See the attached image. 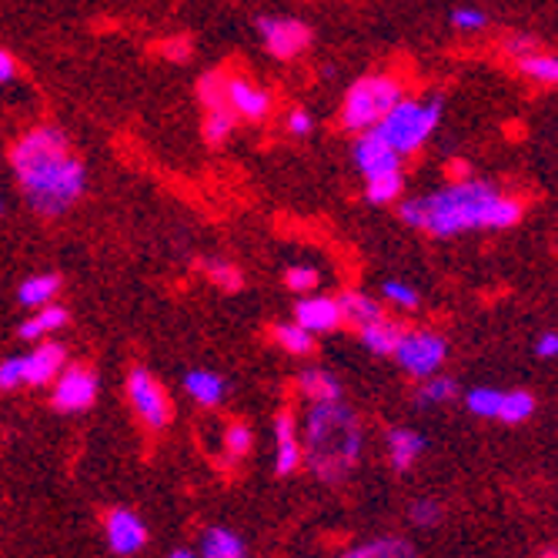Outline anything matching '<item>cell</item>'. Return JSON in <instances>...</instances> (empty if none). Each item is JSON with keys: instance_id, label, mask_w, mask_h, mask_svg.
Returning a JSON list of instances; mask_svg holds the SVG:
<instances>
[{"instance_id": "obj_1", "label": "cell", "mask_w": 558, "mask_h": 558, "mask_svg": "<svg viewBox=\"0 0 558 558\" xmlns=\"http://www.w3.org/2000/svg\"><path fill=\"white\" fill-rule=\"evenodd\" d=\"M401 221L428 238H459L472 231H509L522 221L525 201L498 191L492 181L465 178L445 187L398 201Z\"/></svg>"}, {"instance_id": "obj_11", "label": "cell", "mask_w": 558, "mask_h": 558, "mask_svg": "<svg viewBox=\"0 0 558 558\" xmlns=\"http://www.w3.org/2000/svg\"><path fill=\"white\" fill-rule=\"evenodd\" d=\"M258 34L265 50L275 61H298L301 54H308L312 47V27L298 17H262Z\"/></svg>"}, {"instance_id": "obj_2", "label": "cell", "mask_w": 558, "mask_h": 558, "mask_svg": "<svg viewBox=\"0 0 558 558\" xmlns=\"http://www.w3.org/2000/svg\"><path fill=\"white\" fill-rule=\"evenodd\" d=\"M11 168L40 218H64L87 191V168L58 124H37L11 144Z\"/></svg>"}, {"instance_id": "obj_9", "label": "cell", "mask_w": 558, "mask_h": 558, "mask_svg": "<svg viewBox=\"0 0 558 558\" xmlns=\"http://www.w3.org/2000/svg\"><path fill=\"white\" fill-rule=\"evenodd\" d=\"M501 54L515 64V71L525 81L542 84V87H555L558 84V58L551 54L548 47H542L538 37H532V34H512V37H505Z\"/></svg>"}, {"instance_id": "obj_34", "label": "cell", "mask_w": 558, "mask_h": 558, "mask_svg": "<svg viewBox=\"0 0 558 558\" xmlns=\"http://www.w3.org/2000/svg\"><path fill=\"white\" fill-rule=\"evenodd\" d=\"M498 404H501V388H472L465 395V409L475 418H498Z\"/></svg>"}, {"instance_id": "obj_10", "label": "cell", "mask_w": 558, "mask_h": 558, "mask_svg": "<svg viewBox=\"0 0 558 558\" xmlns=\"http://www.w3.org/2000/svg\"><path fill=\"white\" fill-rule=\"evenodd\" d=\"M100 381L97 372L87 365H64L61 375L50 381V404L64 415H81L97 401Z\"/></svg>"}, {"instance_id": "obj_21", "label": "cell", "mask_w": 558, "mask_h": 558, "mask_svg": "<svg viewBox=\"0 0 558 558\" xmlns=\"http://www.w3.org/2000/svg\"><path fill=\"white\" fill-rule=\"evenodd\" d=\"M401 322H395V318H388V315H381V318H375L372 325H362L359 328V341L372 351V354H381V359H391V351H395V344H398V338H401Z\"/></svg>"}, {"instance_id": "obj_46", "label": "cell", "mask_w": 558, "mask_h": 558, "mask_svg": "<svg viewBox=\"0 0 558 558\" xmlns=\"http://www.w3.org/2000/svg\"><path fill=\"white\" fill-rule=\"evenodd\" d=\"M0 211H4V201H0Z\"/></svg>"}, {"instance_id": "obj_4", "label": "cell", "mask_w": 558, "mask_h": 558, "mask_svg": "<svg viewBox=\"0 0 558 558\" xmlns=\"http://www.w3.org/2000/svg\"><path fill=\"white\" fill-rule=\"evenodd\" d=\"M441 124V100L438 97H401L398 105L378 121L375 134L391 144L401 158H412L428 144L435 128Z\"/></svg>"}, {"instance_id": "obj_6", "label": "cell", "mask_w": 558, "mask_h": 558, "mask_svg": "<svg viewBox=\"0 0 558 558\" xmlns=\"http://www.w3.org/2000/svg\"><path fill=\"white\" fill-rule=\"evenodd\" d=\"M68 365V348L58 341H34V351L14 354L0 362V391L17 388H44Z\"/></svg>"}, {"instance_id": "obj_5", "label": "cell", "mask_w": 558, "mask_h": 558, "mask_svg": "<svg viewBox=\"0 0 558 558\" xmlns=\"http://www.w3.org/2000/svg\"><path fill=\"white\" fill-rule=\"evenodd\" d=\"M404 97V87L395 74H365L354 81L348 90H344V100H341V128L348 134H365V131H375L378 121L398 105Z\"/></svg>"}, {"instance_id": "obj_31", "label": "cell", "mask_w": 558, "mask_h": 558, "mask_svg": "<svg viewBox=\"0 0 558 558\" xmlns=\"http://www.w3.org/2000/svg\"><path fill=\"white\" fill-rule=\"evenodd\" d=\"M201 268H205V275H208V281H211L215 288H221V291H228V294H234V291L244 288V271H241L238 265L225 262V258H208Z\"/></svg>"}, {"instance_id": "obj_36", "label": "cell", "mask_w": 558, "mask_h": 558, "mask_svg": "<svg viewBox=\"0 0 558 558\" xmlns=\"http://www.w3.org/2000/svg\"><path fill=\"white\" fill-rule=\"evenodd\" d=\"M251 448H255V432H251V425H244V422L228 425V432H225V451L231 454V459H247Z\"/></svg>"}, {"instance_id": "obj_17", "label": "cell", "mask_w": 558, "mask_h": 558, "mask_svg": "<svg viewBox=\"0 0 558 558\" xmlns=\"http://www.w3.org/2000/svg\"><path fill=\"white\" fill-rule=\"evenodd\" d=\"M422 454H425V438H422V432H415V428H401V425L388 432V462H391L395 472H409V469H415Z\"/></svg>"}, {"instance_id": "obj_44", "label": "cell", "mask_w": 558, "mask_h": 558, "mask_svg": "<svg viewBox=\"0 0 558 558\" xmlns=\"http://www.w3.org/2000/svg\"><path fill=\"white\" fill-rule=\"evenodd\" d=\"M168 558H197V555H194L191 548H174V551H171Z\"/></svg>"}, {"instance_id": "obj_37", "label": "cell", "mask_w": 558, "mask_h": 558, "mask_svg": "<svg viewBox=\"0 0 558 558\" xmlns=\"http://www.w3.org/2000/svg\"><path fill=\"white\" fill-rule=\"evenodd\" d=\"M409 519H412V525H415V529L428 532V529L441 525L445 509H441V501H435V498H418V501L412 505V509H409Z\"/></svg>"}, {"instance_id": "obj_30", "label": "cell", "mask_w": 558, "mask_h": 558, "mask_svg": "<svg viewBox=\"0 0 558 558\" xmlns=\"http://www.w3.org/2000/svg\"><path fill=\"white\" fill-rule=\"evenodd\" d=\"M238 128V118L228 111V108H215V111H205V121H201V134L211 147H221Z\"/></svg>"}, {"instance_id": "obj_19", "label": "cell", "mask_w": 558, "mask_h": 558, "mask_svg": "<svg viewBox=\"0 0 558 558\" xmlns=\"http://www.w3.org/2000/svg\"><path fill=\"white\" fill-rule=\"evenodd\" d=\"M184 391L191 401H197L201 409H218V404L228 398V381L218 372L208 368H194L184 375Z\"/></svg>"}, {"instance_id": "obj_29", "label": "cell", "mask_w": 558, "mask_h": 558, "mask_svg": "<svg viewBox=\"0 0 558 558\" xmlns=\"http://www.w3.org/2000/svg\"><path fill=\"white\" fill-rule=\"evenodd\" d=\"M365 197H368V205H375V208L398 205V201L404 197V171L385 174V178H378V181H368V184H365Z\"/></svg>"}, {"instance_id": "obj_14", "label": "cell", "mask_w": 558, "mask_h": 558, "mask_svg": "<svg viewBox=\"0 0 558 558\" xmlns=\"http://www.w3.org/2000/svg\"><path fill=\"white\" fill-rule=\"evenodd\" d=\"M105 538L114 555H137L147 545V525L131 509H111L105 515Z\"/></svg>"}, {"instance_id": "obj_38", "label": "cell", "mask_w": 558, "mask_h": 558, "mask_svg": "<svg viewBox=\"0 0 558 558\" xmlns=\"http://www.w3.org/2000/svg\"><path fill=\"white\" fill-rule=\"evenodd\" d=\"M448 21L454 31H462V34H482L488 27V14L478 8H454Z\"/></svg>"}, {"instance_id": "obj_27", "label": "cell", "mask_w": 558, "mask_h": 558, "mask_svg": "<svg viewBox=\"0 0 558 558\" xmlns=\"http://www.w3.org/2000/svg\"><path fill=\"white\" fill-rule=\"evenodd\" d=\"M275 344L281 348V351H288V354H294V359H304V354H312L315 351V335L312 331H304L294 318L291 322H281V325H275Z\"/></svg>"}, {"instance_id": "obj_18", "label": "cell", "mask_w": 558, "mask_h": 558, "mask_svg": "<svg viewBox=\"0 0 558 558\" xmlns=\"http://www.w3.org/2000/svg\"><path fill=\"white\" fill-rule=\"evenodd\" d=\"M68 322H71V312L64 308V304L47 301V304H40V308H34V315L17 328V335H21V341H44L47 335L61 331Z\"/></svg>"}, {"instance_id": "obj_32", "label": "cell", "mask_w": 558, "mask_h": 558, "mask_svg": "<svg viewBox=\"0 0 558 558\" xmlns=\"http://www.w3.org/2000/svg\"><path fill=\"white\" fill-rule=\"evenodd\" d=\"M225 84H228V71H208L197 81V105L205 111L225 108Z\"/></svg>"}, {"instance_id": "obj_24", "label": "cell", "mask_w": 558, "mask_h": 558, "mask_svg": "<svg viewBox=\"0 0 558 558\" xmlns=\"http://www.w3.org/2000/svg\"><path fill=\"white\" fill-rule=\"evenodd\" d=\"M197 558H247L244 538L231 529H208L201 535V555Z\"/></svg>"}, {"instance_id": "obj_13", "label": "cell", "mask_w": 558, "mask_h": 558, "mask_svg": "<svg viewBox=\"0 0 558 558\" xmlns=\"http://www.w3.org/2000/svg\"><path fill=\"white\" fill-rule=\"evenodd\" d=\"M351 161H354V168H359V174H362L365 184H368V181H378V178H385V174H398L404 158L398 155V150H395L391 144H385L375 131H365V134L354 137Z\"/></svg>"}, {"instance_id": "obj_23", "label": "cell", "mask_w": 558, "mask_h": 558, "mask_svg": "<svg viewBox=\"0 0 558 558\" xmlns=\"http://www.w3.org/2000/svg\"><path fill=\"white\" fill-rule=\"evenodd\" d=\"M338 558H415V545L404 542V538H395V535H385V538L351 545Z\"/></svg>"}, {"instance_id": "obj_20", "label": "cell", "mask_w": 558, "mask_h": 558, "mask_svg": "<svg viewBox=\"0 0 558 558\" xmlns=\"http://www.w3.org/2000/svg\"><path fill=\"white\" fill-rule=\"evenodd\" d=\"M338 312H341V325L362 328L372 325L375 318L385 315V301L365 294V291H341L338 294Z\"/></svg>"}, {"instance_id": "obj_7", "label": "cell", "mask_w": 558, "mask_h": 558, "mask_svg": "<svg viewBox=\"0 0 558 558\" xmlns=\"http://www.w3.org/2000/svg\"><path fill=\"white\" fill-rule=\"evenodd\" d=\"M391 359L398 362V368L412 378H432L441 372L445 359H448V341L432 331V328H404Z\"/></svg>"}, {"instance_id": "obj_22", "label": "cell", "mask_w": 558, "mask_h": 558, "mask_svg": "<svg viewBox=\"0 0 558 558\" xmlns=\"http://www.w3.org/2000/svg\"><path fill=\"white\" fill-rule=\"evenodd\" d=\"M298 391L304 401L322 404V401H338L341 398V381L328 368H308L298 375Z\"/></svg>"}, {"instance_id": "obj_8", "label": "cell", "mask_w": 558, "mask_h": 558, "mask_svg": "<svg viewBox=\"0 0 558 558\" xmlns=\"http://www.w3.org/2000/svg\"><path fill=\"white\" fill-rule=\"evenodd\" d=\"M128 401H131L134 415L150 432H165L174 418V409H171V398H168L165 385L141 365H134L128 372Z\"/></svg>"}, {"instance_id": "obj_16", "label": "cell", "mask_w": 558, "mask_h": 558, "mask_svg": "<svg viewBox=\"0 0 558 558\" xmlns=\"http://www.w3.org/2000/svg\"><path fill=\"white\" fill-rule=\"evenodd\" d=\"M301 469V435L291 412L275 415V475L288 478Z\"/></svg>"}, {"instance_id": "obj_12", "label": "cell", "mask_w": 558, "mask_h": 558, "mask_svg": "<svg viewBox=\"0 0 558 558\" xmlns=\"http://www.w3.org/2000/svg\"><path fill=\"white\" fill-rule=\"evenodd\" d=\"M225 108L238 118V121H247V124H262L271 118L275 111V97L271 90H265L262 84H255L244 74H228V84H225Z\"/></svg>"}, {"instance_id": "obj_39", "label": "cell", "mask_w": 558, "mask_h": 558, "mask_svg": "<svg viewBox=\"0 0 558 558\" xmlns=\"http://www.w3.org/2000/svg\"><path fill=\"white\" fill-rule=\"evenodd\" d=\"M158 54H161L165 61L184 64V61L194 54V40H191L187 34H174V37H168V40L158 44Z\"/></svg>"}, {"instance_id": "obj_28", "label": "cell", "mask_w": 558, "mask_h": 558, "mask_svg": "<svg viewBox=\"0 0 558 558\" xmlns=\"http://www.w3.org/2000/svg\"><path fill=\"white\" fill-rule=\"evenodd\" d=\"M415 398H418L422 409H432V404H448V401L459 398V385H454V378H448V375L438 372L432 378H422Z\"/></svg>"}, {"instance_id": "obj_33", "label": "cell", "mask_w": 558, "mask_h": 558, "mask_svg": "<svg viewBox=\"0 0 558 558\" xmlns=\"http://www.w3.org/2000/svg\"><path fill=\"white\" fill-rule=\"evenodd\" d=\"M381 301L395 304V308H401V312H415L418 304H422V294H418V288L409 284V281L388 278V281H381Z\"/></svg>"}, {"instance_id": "obj_41", "label": "cell", "mask_w": 558, "mask_h": 558, "mask_svg": "<svg viewBox=\"0 0 558 558\" xmlns=\"http://www.w3.org/2000/svg\"><path fill=\"white\" fill-rule=\"evenodd\" d=\"M21 77V64L8 47H0V84H14Z\"/></svg>"}, {"instance_id": "obj_3", "label": "cell", "mask_w": 558, "mask_h": 558, "mask_svg": "<svg viewBox=\"0 0 558 558\" xmlns=\"http://www.w3.org/2000/svg\"><path fill=\"white\" fill-rule=\"evenodd\" d=\"M298 435L301 465H308V472L325 485H341L362 459V418L341 398L312 404L308 415H304V432Z\"/></svg>"}, {"instance_id": "obj_35", "label": "cell", "mask_w": 558, "mask_h": 558, "mask_svg": "<svg viewBox=\"0 0 558 558\" xmlns=\"http://www.w3.org/2000/svg\"><path fill=\"white\" fill-rule=\"evenodd\" d=\"M318 284H322V275L312 265H291L284 271V288L291 294H312V291H318Z\"/></svg>"}, {"instance_id": "obj_45", "label": "cell", "mask_w": 558, "mask_h": 558, "mask_svg": "<svg viewBox=\"0 0 558 558\" xmlns=\"http://www.w3.org/2000/svg\"><path fill=\"white\" fill-rule=\"evenodd\" d=\"M542 558H558V551H555V548H545V551H542Z\"/></svg>"}, {"instance_id": "obj_40", "label": "cell", "mask_w": 558, "mask_h": 558, "mask_svg": "<svg viewBox=\"0 0 558 558\" xmlns=\"http://www.w3.org/2000/svg\"><path fill=\"white\" fill-rule=\"evenodd\" d=\"M284 131L291 137H312L315 134V114L308 108H291L284 114Z\"/></svg>"}, {"instance_id": "obj_15", "label": "cell", "mask_w": 558, "mask_h": 558, "mask_svg": "<svg viewBox=\"0 0 558 558\" xmlns=\"http://www.w3.org/2000/svg\"><path fill=\"white\" fill-rule=\"evenodd\" d=\"M294 322L312 331L315 338L318 335H331L341 328V312H338V298H328V294H301V301L294 304Z\"/></svg>"}, {"instance_id": "obj_42", "label": "cell", "mask_w": 558, "mask_h": 558, "mask_svg": "<svg viewBox=\"0 0 558 558\" xmlns=\"http://www.w3.org/2000/svg\"><path fill=\"white\" fill-rule=\"evenodd\" d=\"M535 354H538V359H555V354H558V335L542 331L538 341H535Z\"/></svg>"}, {"instance_id": "obj_43", "label": "cell", "mask_w": 558, "mask_h": 558, "mask_svg": "<svg viewBox=\"0 0 558 558\" xmlns=\"http://www.w3.org/2000/svg\"><path fill=\"white\" fill-rule=\"evenodd\" d=\"M448 174H451V181H465V178H472V165L465 158H454L448 165Z\"/></svg>"}, {"instance_id": "obj_26", "label": "cell", "mask_w": 558, "mask_h": 558, "mask_svg": "<svg viewBox=\"0 0 558 558\" xmlns=\"http://www.w3.org/2000/svg\"><path fill=\"white\" fill-rule=\"evenodd\" d=\"M61 291V275H31L17 288V301L24 308H40V304L54 301Z\"/></svg>"}, {"instance_id": "obj_25", "label": "cell", "mask_w": 558, "mask_h": 558, "mask_svg": "<svg viewBox=\"0 0 558 558\" xmlns=\"http://www.w3.org/2000/svg\"><path fill=\"white\" fill-rule=\"evenodd\" d=\"M538 409V401L532 391L515 388V391H501V404H498V418L501 425H525Z\"/></svg>"}]
</instances>
